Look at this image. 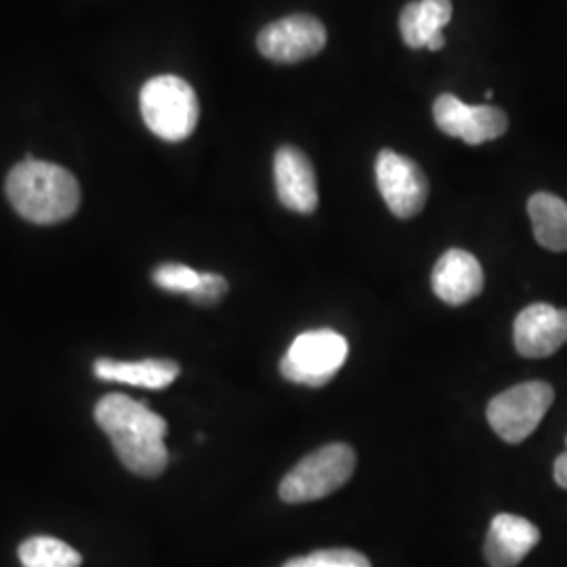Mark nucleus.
Here are the masks:
<instances>
[{
    "instance_id": "7ed1b4c3",
    "label": "nucleus",
    "mask_w": 567,
    "mask_h": 567,
    "mask_svg": "<svg viewBox=\"0 0 567 567\" xmlns=\"http://www.w3.org/2000/svg\"><path fill=\"white\" fill-rule=\"evenodd\" d=\"M140 107L145 126L164 142L187 140L200 118V105L192 84L171 74L143 84Z\"/></svg>"
},
{
    "instance_id": "423d86ee",
    "label": "nucleus",
    "mask_w": 567,
    "mask_h": 567,
    "mask_svg": "<svg viewBox=\"0 0 567 567\" xmlns=\"http://www.w3.org/2000/svg\"><path fill=\"white\" fill-rule=\"evenodd\" d=\"M555 402V391L543 381H529L498 393L487 404V423L507 444H522L543 423Z\"/></svg>"
},
{
    "instance_id": "2eb2a0df",
    "label": "nucleus",
    "mask_w": 567,
    "mask_h": 567,
    "mask_svg": "<svg viewBox=\"0 0 567 567\" xmlns=\"http://www.w3.org/2000/svg\"><path fill=\"white\" fill-rule=\"evenodd\" d=\"M95 377L107 383L164 389L179 377V364L173 360H142V362H118L102 358L95 365Z\"/></svg>"
},
{
    "instance_id": "a211bd4d",
    "label": "nucleus",
    "mask_w": 567,
    "mask_h": 567,
    "mask_svg": "<svg viewBox=\"0 0 567 567\" xmlns=\"http://www.w3.org/2000/svg\"><path fill=\"white\" fill-rule=\"evenodd\" d=\"M282 567H372L368 557L353 548H324L295 557Z\"/></svg>"
},
{
    "instance_id": "dca6fc26",
    "label": "nucleus",
    "mask_w": 567,
    "mask_h": 567,
    "mask_svg": "<svg viewBox=\"0 0 567 567\" xmlns=\"http://www.w3.org/2000/svg\"><path fill=\"white\" fill-rule=\"evenodd\" d=\"M527 215L534 238L553 252L567 250V203L555 194L538 192L527 200Z\"/></svg>"
},
{
    "instance_id": "9d476101",
    "label": "nucleus",
    "mask_w": 567,
    "mask_h": 567,
    "mask_svg": "<svg viewBox=\"0 0 567 567\" xmlns=\"http://www.w3.org/2000/svg\"><path fill=\"white\" fill-rule=\"evenodd\" d=\"M513 341L524 358H548L567 343V309L548 303L527 305L515 318Z\"/></svg>"
},
{
    "instance_id": "aec40b11",
    "label": "nucleus",
    "mask_w": 567,
    "mask_h": 567,
    "mask_svg": "<svg viewBox=\"0 0 567 567\" xmlns=\"http://www.w3.org/2000/svg\"><path fill=\"white\" fill-rule=\"evenodd\" d=\"M227 280L219 274L213 271H203L200 274V282L194 288V292L189 295V299L198 305L219 303L227 292Z\"/></svg>"
},
{
    "instance_id": "20e7f679",
    "label": "nucleus",
    "mask_w": 567,
    "mask_h": 567,
    "mask_svg": "<svg viewBox=\"0 0 567 567\" xmlns=\"http://www.w3.org/2000/svg\"><path fill=\"white\" fill-rule=\"evenodd\" d=\"M355 452L349 444L318 447L284 475L280 498L288 505L326 498L349 482L355 471Z\"/></svg>"
},
{
    "instance_id": "6e6552de",
    "label": "nucleus",
    "mask_w": 567,
    "mask_h": 567,
    "mask_svg": "<svg viewBox=\"0 0 567 567\" xmlns=\"http://www.w3.org/2000/svg\"><path fill=\"white\" fill-rule=\"evenodd\" d=\"M322 21L307 13H295L265 25L257 37L259 53L276 63H297L318 55L326 47Z\"/></svg>"
},
{
    "instance_id": "f8f14e48",
    "label": "nucleus",
    "mask_w": 567,
    "mask_h": 567,
    "mask_svg": "<svg viewBox=\"0 0 567 567\" xmlns=\"http://www.w3.org/2000/svg\"><path fill=\"white\" fill-rule=\"evenodd\" d=\"M431 286L437 299L452 307L473 301L484 288V269L463 248H450L433 267Z\"/></svg>"
},
{
    "instance_id": "6ab92c4d",
    "label": "nucleus",
    "mask_w": 567,
    "mask_h": 567,
    "mask_svg": "<svg viewBox=\"0 0 567 567\" xmlns=\"http://www.w3.org/2000/svg\"><path fill=\"white\" fill-rule=\"evenodd\" d=\"M152 280L163 288L166 292H173V295H192L194 288L200 282V271L187 267L182 264H164L158 265L152 274Z\"/></svg>"
},
{
    "instance_id": "0eeeda50",
    "label": "nucleus",
    "mask_w": 567,
    "mask_h": 567,
    "mask_svg": "<svg viewBox=\"0 0 567 567\" xmlns=\"http://www.w3.org/2000/svg\"><path fill=\"white\" fill-rule=\"evenodd\" d=\"M377 185L398 219H412L425 208L429 182L419 164L393 150L377 156Z\"/></svg>"
},
{
    "instance_id": "4468645a",
    "label": "nucleus",
    "mask_w": 567,
    "mask_h": 567,
    "mask_svg": "<svg viewBox=\"0 0 567 567\" xmlns=\"http://www.w3.org/2000/svg\"><path fill=\"white\" fill-rule=\"evenodd\" d=\"M452 20L450 0H414L408 2L400 18V32L410 49H444V28Z\"/></svg>"
},
{
    "instance_id": "f257e3e1",
    "label": "nucleus",
    "mask_w": 567,
    "mask_h": 567,
    "mask_svg": "<svg viewBox=\"0 0 567 567\" xmlns=\"http://www.w3.org/2000/svg\"><path fill=\"white\" fill-rule=\"evenodd\" d=\"M95 421L131 473L158 477L168 465V425L147 405L124 393H107L95 405Z\"/></svg>"
},
{
    "instance_id": "412c9836",
    "label": "nucleus",
    "mask_w": 567,
    "mask_h": 567,
    "mask_svg": "<svg viewBox=\"0 0 567 567\" xmlns=\"http://www.w3.org/2000/svg\"><path fill=\"white\" fill-rule=\"evenodd\" d=\"M553 477H555L557 486L567 489V450L564 454H559V456H557L555 466H553Z\"/></svg>"
},
{
    "instance_id": "9b49d317",
    "label": "nucleus",
    "mask_w": 567,
    "mask_h": 567,
    "mask_svg": "<svg viewBox=\"0 0 567 567\" xmlns=\"http://www.w3.org/2000/svg\"><path fill=\"white\" fill-rule=\"evenodd\" d=\"M276 192L288 210L309 215L318 208V182L313 164L295 145H284L274 158Z\"/></svg>"
},
{
    "instance_id": "f3484780",
    "label": "nucleus",
    "mask_w": 567,
    "mask_h": 567,
    "mask_svg": "<svg viewBox=\"0 0 567 567\" xmlns=\"http://www.w3.org/2000/svg\"><path fill=\"white\" fill-rule=\"evenodd\" d=\"M21 567H81L79 550L51 536H34L20 545Z\"/></svg>"
},
{
    "instance_id": "1a4fd4ad",
    "label": "nucleus",
    "mask_w": 567,
    "mask_h": 567,
    "mask_svg": "<svg viewBox=\"0 0 567 567\" xmlns=\"http://www.w3.org/2000/svg\"><path fill=\"white\" fill-rule=\"evenodd\" d=\"M433 118L447 137H458L468 145L494 142L507 133V114L496 105H468L456 95L444 93L433 103Z\"/></svg>"
},
{
    "instance_id": "ddd939ff",
    "label": "nucleus",
    "mask_w": 567,
    "mask_h": 567,
    "mask_svg": "<svg viewBox=\"0 0 567 567\" xmlns=\"http://www.w3.org/2000/svg\"><path fill=\"white\" fill-rule=\"evenodd\" d=\"M540 543V529L524 517L501 513L487 529L486 555L489 567H515Z\"/></svg>"
},
{
    "instance_id": "f03ea898",
    "label": "nucleus",
    "mask_w": 567,
    "mask_h": 567,
    "mask_svg": "<svg viewBox=\"0 0 567 567\" xmlns=\"http://www.w3.org/2000/svg\"><path fill=\"white\" fill-rule=\"evenodd\" d=\"M4 192L21 217L37 225L61 224L81 204V185L70 171L34 158L11 168Z\"/></svg>"
},
{
    "instance_id": "39448f33",
    "label": "nucleus",
    "mask_w": 567,
    "mask_h": 567,
    "mask_svg": "<svg viewBox=\"0 0 567 567\" xmlns=\"http://www.w3.org/2000/svg\"><path fill=\"white\" fill-rule=\"evenodd\" d=\"M349 344L343 334L322 328L299 334L280 362L284 379L305 386H324L343 368Z\"/></svg>"
}]
</instances>
